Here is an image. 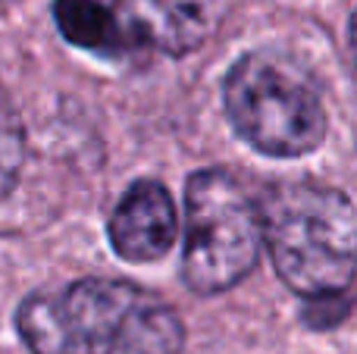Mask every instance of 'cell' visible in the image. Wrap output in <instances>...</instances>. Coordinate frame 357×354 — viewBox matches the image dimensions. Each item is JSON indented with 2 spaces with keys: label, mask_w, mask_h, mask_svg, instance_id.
I'll return each mask as SVG.
<instances>
[{
  "label": "cell",
  "mask_w": 357,
  "mask_h": 354,
  "mask_svg": "<svg viewBox=\"0 0 357 354\" xmlns=\"http://www.w3.org/2000/svg\"><path fill=\"white\" fill-rule=\"evenodd\" d=\"M16 326L31 354H182V317L126 279H75L38 288L19 305Z\"/></svg>",
  "instance_id": "6da1fadb"
},
{
  "label": "cell",
  "mask_w": 357,
  "mask_h": 354,
  "mask_svg": "<svg viewBox=\"0 0 357 354\" xmlns=\"http://www.w3.org/2000/svg\"><path fill=\"white\" fill-rule=\"evenodd\" d=\"M279 279L304 298L345 292L357 276V207L317 179L276 182L260 198Z\"/></svg>",
  "instance_id": "7a4b0ae2"
},
{
  "label": "cell",
  "mask_w": 357,
  "mask_h": 354,
  "mask_svg": "<svg viewBox=\"0 0 357 354\" xmlns=\"http://www.w3.org/2000/svg\"><path fill=\"white\" fill-rule=\"evenodd\" d=\"M222 110L241 141L266 157L310 154L329 132L314 75L276 50H248L229 66Z\"/></svg>",
  "instance_id": "3957f363"
},
{
  "label": "cell",
  "mask_w": 357,
  "mask_h": 354,
  "mask_svg": "<svg viewBox=\"0 0 357 354\" xmlns=\"http://www.w3.org/2000/svg\"><path fill=\"white\" fill-rule=\"evenodd\" d=\"M264 238L260 201L229 169H197L185 182L182 279L195 295H220L254 273Z\"/></svg>",
  "instance_id": "277c9868"
},
{
  "label": "cell",
  "mask_w": 357,
  "mask_h": 354,
  "mask_svg": "<svg viewBox=\"0 0 357 354\" xmlns=\"http://www.w3.org/2000/svg\"><path fill=\"white\" fill-rule=\"evenodd\" d=\"M138 44L185 56L207 44L222 22L226 0H107Z\"/></svg>",
  "instance_id": "5b68a950"
},
{
  "label": "cell",
  "mask_w": 357,
  "mask_h": 354,
  "mask_svg": "<svg viewBox=\"0 0 357 354\" xmlns=\"http://www.w3.org/2000/svg\"><path fill=\"white\" fill-rule=\"evenodd\" d=\"M110 245L123 261L151 263L169 254L178 236L173 194L157 179H138L123 192L107 223Z\"/></svg>",
  "instance_id": "8992f818"
},
{
  "label": "cell",
  "mask_w": 357,
  "mask_h": 354,
  "mask_svg": "<svg viewBox=\"0 0 357 354\" xmlns=\"http://www.w3.org/2000/svg\"><path fill=\"white\" fill-rule=\"evenodd\" d=\"M54 22L69 44L98 56H119L138 44L107 0H54Z\"/></svg>",
  "instance_id": "52a82bcc"
},
{
  "label": "cell",
  "mask_w": 357,
  "mask_h": 354,
  "mask_svg": "<svg viewBox=\"0 0 357 354\" xmlns=\"http://www.w3.org/2000/svg\"><path fill=\"white\" fill-rule=\"evenodd\" d=\"M348 314V301L342 298V292L335 295H317V298H307V307H304V323L314 326V330H326V326H335L342 317Z\"/></svg>",
  "instance_id": "ba28073f"
},
{
  "label": "cell",
  "mask_w": 357,
  "mask_h": 354,
  "mask_svg": "<svg viewBox=\"0 0 357 354\" xmlns=\"http://www.w3.org/2000/svg\"><path fill=\"white\" fill-rule=\"evenodd\" d=\"M348 63H351V72L357 79V10L348 19Z\"/></svg>",
  "instance_id": "9c48e42d"
}]
</instances>
